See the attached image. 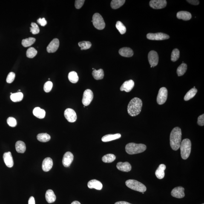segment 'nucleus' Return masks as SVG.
Here are the masks:
<instances>
[{
	"label": "nucleus",
	"mask_w": 204,
	"mask_h": 204,
	"mask_svg": "<svg viewBox=\"0 0 204 204\" xmlns=\"http://www.w3.org/2000/svg\"><path fill=\"white\" fill-rule=\"evenodd\" d=\"M182 133L181 129L176 127L173 129L170 134V145L174 151H177L180 147L182 141Z\"/></svg>",
	"instance_id": "f257e3e1"
},
{
	"label": "nucleus",
	"mask_w": 204,
	"mask_h": 204,
	"mask_svg": "<svg viewBox=\"0 0 204 204\" xmlns=\"http://www.w3.org/2000/svg\"><path fill=\"white\" fill-rule=\"evenodd\" d=\"M142 101L138 98H134L130 101L128 106L129 114L132 116L138 115L142 111Z\"/></svg>",
	"instance_id": "f03ea898"
},
{
	"label": "nucleus",
	"mask_w": 204,
	"mask_h": 204,
	"mask_svg": "<svg viewBox=\"0 0 204 204\" xmlns=\"http://www.w3.org/2000/svg\"><path fill=\"white\" fill-rule=\"evenodd\" d=\"M146 146L144 144H136L132 142L127 144L125 149L129 154L133 155L141 153L146 149Z\"/></svg>",
	"instance_id": "7ed1b4c3"
},
{
	"label": "nucleus",
	"mask_w": 204,
	"mask_h": 204,
	"mask_svg": "<svg viewBox=\"0 0 204 204\" xmlns=\"http://www.w3.org/2000/svg\"><path fill=\"white\" fill-rule=\"evenodd\" d=\"M181 156L182 159H186L189 157L191 149V142L189 139H183L181 142L180 147Z\"/></svg>",
	"instance_id": "20e7f679"
},
{
	"label": "nucleus",
	"mask_w": 204,
	"mask_h": 204,
	"mask_svg": "<svg viewBox=\"0 0 204 204\" xmlns=\"http://www.w3.org/2000/svg\"><path fill=\"white\" fill-rule=\"evenodd\" d=\"M125 185L129 188L140 192H144L146 191L145 185L139 181L134 179H129L125 182Z\"/></svg>",
	"instance_id": "39448f33"
},
{
	"label": "nucleus",
	"mask_w": 204,
	"mask_h": 204,
	"mask_svg": "<svg viewBox=\"0 0 204 204\" xmlns=\"http://www.w3.org/2000/svg\"><path fill=\"white\" fill-rule=\"evenodd\" d=\"M92 21L93 25L98 30H102L105 27V24L103 18L99 13L94 14Z\"/></svg>",
	"instance_id": "423d86ee"
},
{
	"label": "nucleus",
	"mask_w": 204,
	"mask_h": 204,
	"mask_svg": "<svg viewBox=\"0 0 204 204\" xmlns=\"http://www.w3.org/2000/svg\"><path fill=\"white\" fill-rule=\"evenodd\" d=\"M168 91L166 87L159 89L157 97V102L159 105H162L166 102L168 98Z\"/></svg>",
	"instance_id": "0eeeda50"
},
{
	"label": "nucleus",
	"mask_w": 204,
	"mask_h": 204,
	"mask_svg": "<svg viewBox=\"0 0 204 204\" xmlns=\"http://www.w3.org/2000/svg\"><path fill=\"white\" fill-rule=\"evenodd\" d=\"M169 38L168 35L162 33H149L147 35V38L151 40H164L169 39Z\"/></svg>",
	"instance_id": "6e6552de"
},
{
	"label": "nucleus",
	"mask_w": 204,
	"mask_h": 204,
	"mask_svg": "<svg viewBox=\"0 0 204 204\" xmlns=\"http://www.w3.org/2000/svg\"><path fill=\"white\" fill-rule=\"evenodd\" d=\"M93 99L92 91L90 89H86L84 92L82 99L83 104L85 106H88L91 103Z\"/></svg>",
	"instance_id": "1a4fd4ad"
},
{
	"label": "nucleus",
	"mask_w": 204,
	"mask_h": 204,
	"mask_svg": "<svg viewBox=\"0 0 204 204\" xmlns=\"http://www.w3.org/2000/svg\"><path fill=\"white\" fill-rule=\"evenodd\" d=\"M64 115L65 119L70 122H75L77 118L75 112L72 109H66L64 112Z\"/></svg>",
	"instance_id": "9d476101"
},
{
	"label": "nucleus",
	"mask_w": 204,
	"mask_h": 204,
	"mask_svg": "<svg viewBox=\"0 0 204 204\" xmlns=\"http://www.w3.org/2000/svg\"><path fill=\"white\" fill-rule=\"evenodd\" d=\"M148 58L151 66L154 67L158 65L159 57L157 52L153 50L150 52L148 54Z\"/></svg>",
	"instance_id": "9b49d317"
},
{
	"label": "nucleus",
	"mask_w": 204,
	"mask_h": 204,
	"mask_svg": "<svg viewBox=\"0 0 204 204\" xmlns=\"http://www.w3.org/2000/svg\"><path fill=\"white\" fill-rule=\"evenodd\" d=\"M149 5L153 9H162L166 7L167 1L165 0H152L150 2Z\"/></svg>",
	"instance_id": "f8f14e48"
},
{
	"label": "nucleus",
	"mask_w": 204,
	"mask_h": 204,
	"mask_svg": "<svg viewBox=\"0 0 204 204\" xmlns=\"http://www.w3.org/2000/svg\"><path fill=\"white\" fill-rule=\"evenodd\" d=\"M74 159V156L71 152H67L64 154L62 159V164L65 167L70 166Z\"/></svg>",
	"instance_id": "ddd939ff"
},
{
	"label": "nucleus",
	"mask_w": 204,
	"mask_h": 204,
	"mask_svg": "<svg viewBox=\"0 0 204 204\" xmlns=\"http://www.w3.org/2000/svg\"><path fill=\"white\" fill-rule=\"evenodd\" d=\"M59 39L55 38L53 39L47 47V50L49 53L56 52L59 48Z\"/></svg>",
	"instance_id": "4468645a"
},
{
	"label": "nucleus",
	"mask_w": 204,
	"mask_h": 204,
	"mask_svg": "<svg viewBox=\"0 0 204 204\" xmlns=\"http://www.w3.org/2000/svg\"><path fill=\"white\" fill-rule=\"evenodd\" d=\"M185 189L183 187L179 186L176 187L171 192V195L176 198L182 199L185 196Z\"/></svg>",
	"instance_id": "2eb2a0df"
},
{
	"label": "nucleus",
	"mask_w": 204,
	"mask_h": 204,
	"mask_svg": "<svg viewBox=\"0 0 204 204\" xmlns=\"http://www.w3.org/2000/svg\"><path fill=\"white\" fill-rule=\"evenodd\" d=\"M3 159L6 166L12 168L14 165V162L12 153L10 152L5 153L3 155Z\"/></svg>",
	"instance_id": "dca6fc26"
},
{
	"label": "nucleus",
	"mask_w": 204,
	"mask_h": 204,
	"mask_svg": "<svg viewBox=\"0 0 204 204\" xmlns=\"http://www.w3.org/2000/svg\"><path fill=\"white\" fill-rule=\"evenodd\" d=\"M134 82L132 80L125 81L123 83L120 87V90L125 91L126 92H129L132 89L134 86Z\"/></svg>",
	"instance_id": "f3484780"
},
{
	"label": "nucleus",
	"mask_w": 204,
	"mask_h": 204,
	"mask_svg": "<svg viewBox=\"0 0 204 204\" xmlns=\"http://www.w3.org/2000/svg\"><path fill=\"white\" fill-rule=\"evenodd\" d=\"M53 162L51 158L47 157L44 159L42 164V170L44 172H48L53 167Z\"/></svg>",
	"instance_id": "a211bd4d"
},
{
	"label": "nucleus",
	"mask_w": 204,
	"mask_h": 204,
	"mask_svg": "<svg viewBox=\"0 0 204 204\" xmlns=\"http://www.w3.org/2000/svg\"><path fill=\"white\" fill-rule=\"evenodd\" d=\"M116 168L119 171L125 172H129L132 169L131 165L128 162H118L116 165Z\"/></svg>",
	"instance_id": "6ab92c4d"
},
{
	"label": "nucleus",
	"mask_w": 204,
	"mask_h": 204,
	"mask_svg": "<svg viewBox=\"0 0 204 204\" xmlns=\"http://www.w3.org/2000/svg\"><path fill=\"white\" fill-rule=\"evenodd\" d=\"M87 186L89 188H94L98 190H102V182L96 179H92L89 181Z\"/></svg>",
	"instance_id": "aec40b11"
},
{
	"label": "nucleus",
	"mask_w": 204,
	"mask_h": 204,
	"mask_svg": "<svg viewBox=\"0 0 204 204\" xmlns=\"http://www.w3.org/2000/svg\"><path fill=\"white\" fill-rule=\"evenodd\" d=\"M119 53L121 56L125 57H131L133 55V52L129 47H123L119 50Z\"/></svg>",
	"instance_id": "412c9836"
},
{
	"label": "nucleus",
	"mask_w": 204,
	"mask_h": 204,
	"mask_svg": "<svg viewBox=\"0 0 204 204\" xmlns=\"http://www.w3.org/2000/svg\"><path fill=\"white\" fill-rule=\"evenodd\" d=\"M121 137L120 133H116L115 134H108L105 135L102 138V142H107L110 141L115 140Z\"/></svg>",
	"instance_id": "4be33fe9"
},
{
	"label": "nucleus",
	"mask_w": 204,
	"mask_h": 204,
	"mask_svg": "<svg viewBox=\"0 0 204 204\" xmlns=\"http://www.w3.org/2000/svg\"><path fill=\"white\" fill-rule=\"evenodd\" d=\"M166 166L164 164H161L156 172V177L159 179H162L165 177V171Z\"/></svg>",
	"instance_id": "5701e85b"
},
{
	"label": "nucleus",
	"mask_w": 204,
	"mask_h": 204,
	"mask_svg": "<svg viewBox=\"0 0 204 204\" xmlns=\"http://www.w3.org/2000/svg\"><path fill=\"white\" fill-rule=\"evenodd\" d=\"M45 199L47 202L49 203H53L56 200V196L53 190L48 189L47 190L45 194Z\"/></svg>",
	"instance_id": "b1692460"
},
{
	"label": "nucleus",
	"mask_w": 204,
	"mask_h": 204,
	"mask_svg": "<svg viewBox=\"0 0 204 204\" xmlns=\"http://www.w3.org/2000/svg\"><path fill=\"white\" fill-rule=\"evenodd\" d=\"M178 19H182L184 21H189L191 19V13L186 11H180L178 12L177 14Z\"/></svg>",
	"instance_id": "393cba45"
},
{
	"label": "nucleus",
	"mask_w": 204,
	"mask_h": 204,
	"mask_svg": "<svg viewBox=\"0 0 204 204\" xmlns=\"http://www.w3.org/2000/svg\"><path fill=\"white\" fill-rule=\"evenodd\" d=\"M33 114L34 116L39 119H43L45 117V110L39 107H36L34 109Z\"/></svg>",
	"instance_id": "a878e982"
},
{
	"label": "nucleus",
	"mask_w": 204,
	"mask_h": 204,
	"mask_svg": "<svg viewBox=\"0 0 204 204\" xmlns=\"http://www.w3.org/2000/svg\"><path fill=\"white\" fill-rule=\"evenodd\" d=\"M16 151L18 153H24L25 152L26 149V145L22 141H18L15 145Z\"/></svg>",
	"instance_id": "bb28decb"
},
{
	"label": "nucleus",
	"mask_w": 204,
	"mask_h": 204,
	"mask_svg": "<svg viewBox=\"0 0 204 204\" xmlns=\"http://www.w3.org/2000/svg\"><path fill=\"white\" fill-rule=\"evenodd\" d=\"M93 77L95 79L99 80L102 79L104 77V72L102 69L99 70H94L92 73Z\"/></svg>",
	"instance_id": "cd10ccee"
},
{
	"label": "nucleus",
	"mask_w": 204,
	"mask_h": 204,
	"mask_svg": "<svg viewBox=\"0 0 204 204\" xmlns=\"http://www.w3.org/2000/svg\"><path fill=\"white\" fill-rule=\"evenodd\" d=\"M23 93L19 92L12 93L11 95L10 99L13 102H18L22 101L23 99Z\"/></svg>",
	"instance_id": "c85d7f7f"
},
{
	"label": "nucleus",
	"mask_w": 204,
	"mask_h": 204,
	"mask_svg": "<svg viewBox=\"0 0 204 204\" xmlns=\"http://www.w3.org/2000/svg\"><path fill=\"white\" fill-rule=\"evenodd\" d=\"M37 138L39 142H48L51 139L50 135L47 133H39L38 135Z\"/></svg>",
	"instance_id": "c756f323"
},
{
	"label": "nucleus",
	"mask_w": 204,
	"mask_h": 204,
	"mask_svg": "<svg viewBox=\"0 0 204 204\" xmlns=\"http://www.w3.org/2000/svg\"><path fill=\"white\" fill-rule=\"evenodd\" d=\"M197 92V90L196 88H192L186 94L184 97V100L186 101L189 100L196 95Z\"/></svg>",
	"instance_id": "7c9ffc66"
},
{
	"label": "nucleus",
	"mask_w": 204,
	"mask_h": 204,
	"mask_svg": "<svg viewBox=\"0 0 204 204\" xmlns=\"http://www.w3.org/2000/svg\"><path fill=\"white\" fill-rule=\"evenodd\" d=\"M125 0H113L111 1V7L113 9H117L122 7L125 2Z\"/></svg>",
	"instance_id": "2f4dec72"
},
{
	"label": "nucleus",
	"mask_w": 204,
	"mask_h": 204,
	"mask_svg": "<svg viewBox=\"0 0 204 204\" xmlns=\"http://www.w3.org/2000/svg\"><path fill=\"white\" fill-rule=\"evenodd\" d=\"M69 80L72 83H76L79 80V77L75 72H70L68 75Z\"/></svg>",
	"instance_id": "473e14b6"
},
{
	"label": "nucleus",
	"mask_w": 204,
	"mask_h": 204,
	"mask_svg": "<svg viewBox=\"0 0 204 204\" xmlns=\"http://www.w3.org/2000/svg\"><path fill=\"white\" fill-rule=\"evenodd\" d=\"M35 41H36L35 38L30 37L22 40V44L24 47H29L33 45Z\"/></svg>",
	"instance_id": "72a5a7b5"
},
{
	"label": "nucleus",
	"mask_w": 204,
	"mask_h": 204,
	"mask_svg": "<svg viewBox=\"0 0 204 204\" xmlns=\"http://www.w3.org/2000/svg\"><path fill=\"white\" fill-rule=\"evenodd\" d=\"M116 159V156L113 154H107L105 155L102 158V161L105 163H110L113 162Z\"/></svg>",
	"instance_id": "f704fd0d"
},
{
	"label": "nucleus",
	"mask_w": 204,
	"mask_h": 204,
	"mask_svg": "<svg viewBox=\"0 0 204 204\" xmlns=\"http://www.w3.org/2000/svg\"><path fill=\"white\" fill-rule=\"evenodd\" d=\"M187 70V65L185 63H182L177 68V72L179 76L183 75Z\"/></svg>",
	"instance_id": "c9c22d12"
},
{
	"label": "nucleus",
	"mask_w": 204,
	"mask_h": 204,
	"mask_svg": "<svg viewBox=\"0 0 204 204\" xmlns=\"http://www.w3.org/2000/svg\"><path fill=\"white\" fill-rule=\"evenodd\" d=\"M116 27L121 34H124L126 32V27L120 21H117L116 24Z\"/></svg>",
	"instance_id": "e433bc0d"
},
{
	"label": "nucleus",
	"mask_w": 204,
	"mask_h": 204,
	"mask_svg": "<svg viewBox=\"0 0 204 204\" xmlns=\"http://www.w3.org/2000/svg\"><path fill=\"white\" fill-rule=\"evenodd\" d=\"M78 45L81 47V50H85L90 48L91 47L92 44L89 41H83L79 42Z\"/></svg>",
	"instance_id": "4c0bfd02"
},
{
	"label": "nucleus",
	"mask_w": 204,
	"mask_h": 204,
	"mask_svg": "<svg viewBox=\"0 0 204 204\" xmlns=\"http://www.w3.org/2000/svg\"><path fill=\"white\" fill-rule=\"evenodd\" d=\"M38 52L33 47H30L27 50L26 55L28 58H33L36 56Z\"/></svg>",
	"instance_id": "58836bf2"
},
{
	"label": "nucleus",
	"mask_w": 204,
	"mask_h": 204,
	"mask_svg": "<svg viewBox=\"0 0 204 204\" xmlns=\"http://www.w3.org/2000/svg\"><path fill=\"white\" fill-rule=\"evenodd\" d=\"M179 57V51L177 48L174 49L172 52L171 59L173 62H176Z\"/></svg>",
	"instance_id": "ea45409f"
},
{
	"label": "nucleus",
	"mask_w": 204,
	"mask_h": 204,
	"mask_svg": "<svg viewBox=\"0 0 204 204\" xmlns=\"http://www.w3.org/2000/svg\"><path fill=\"white\" fill-rule=\"evenodd\" d=\"M32 27L30 28V32L33 35L38 34L39 33L40 30L39 27L36 23L32 22Z\"/></svg>",
	"instance_id": "a19ab883"
},
{
	"label": "nucleus",
	"mask_w": 204,
	"mask_h": 204,
	"mask_svg": "<svg viewBox=\"0 0 204 204\" xmlns=\"http://www.w3.org/2000/svg\"><path fill=\"white\" fill-rule=\"evenodd\" d=\"M53 85V83L51 81H47L44 85V91L46 93L49 92L52 89Z\"/></svg>",
	"instance_id": "79ce46f5"
},
{
	"label": "nucleus",
	"mask_w": 204,
	"mask_h": 204,
	"mask_svg": "<svg viewBox=\"0 0 204 204\" xmlns=\"http://www.w3.org/2000/svg\"><path fill=\"white\" fill-rule=\"evenodd\" d=\"M7 122L9 126L12 127H15L16 126L17 122L14 118L10 117L7 119Z\"/></svg>",
	"instance_id": "37998d69"
},
{
	"label": "nucleus",
	"mask_w": 204,
	"mask_h": 204,
	"mask_svg": "<svg viewBox=\"0 0 204 204\" xmlns=\"http://www.w3.org/2000/svg\"><path fill=\"white\" fill-rule=\"evenodd\" d=\"M15 78V73L13 72H11L9 73L6 79L7 82L8 83H11L14 81Z\"/></svg>",
	"instance_id": "c03bdc74"
},
{
	"label": "nucleus",
	"mask_w": 204,
	"mask_h": 204,
	"mask_svg": "<svg viewBox=\"0 0 204 204\" xmlns=\"http://www.w3.org/2000/svg\"><path fill=\"white\" fill-rule=\"evenodd\" d=\"M84 2V0H76L75 2V7L76 9L81 8L83 5Z\"/></svg>",
	"instance_id": "a18cd8bd"
},
{
	"label": "nucleus",
	"mask_w": 204,
	"mask_h": 204,
	"mask_svg": "<svg viewBox=\"0 0 204 204\" xmlns=\"http://www.w3.org/2000/svg\"><path fill=\"white\" fill-rule=\"evenodd\" d=\"M197 123L200 126H203L204 125V115H201L198 118Z\"/></svg>",
	"instance_id": "49530a36"
},
{
	"label": "nucleus",
	"mask_w": 204,
	"mask_h": 204,
	"mask_svg": "<svg viewBox=\"0 0 204 204\" xmlns=\"http://www.w3.org/2000/svg\"><path fill=\"white\" fill-rule=\"evenodd\" d=\"M38 24H39L41 26L44 27L47 24V21H46L45 18H40L37 20Z\"/></svg>",
	"instance_id": "de8ad7c7"
},
{
	"label": "nucleus",
	"mask_w": 204,
	"mask_h": 204,
	"mask_svg": "<svg viewBox=\"0 0 204 204\" xmlns=\"http://www.w3.org/2000/svg\"><path fill=\"white\" fill-rule=\"evenodd\" d=\"M187 1L190 4L193 5H198L200 3L199 1H197V0H188Z\"/></svg>",
	"instance_id": "09e8293b"
},
{
	"label": "nucleus",
	"mask_w": 204,
	"mask_h": 204,
	"mask_svg": "<svg viewBox=\"0 0 204 204\" xmlns=\"http://www.w3.org/2000/svg\"><path fill=\"white\" fill-rule=\"evenodd\" d=\"M28 204H35V199L33 196H32L29 199Z\"/></svg>",
	"instance_id": "8fccbe9b"
},
{
	"label": "nucleus",
	"mask_w": 204,
	"mask_h": 204,
	"mask_svg": "<svg viewBox=\"0 0 204 204\" xmlns=\"http://www.w3.org/2000/svg\"><path fill=\"white\" fill-rule=\"evenodd\" d=\"M115 204H132L126 202L120 201L116 202Z\"/></svg>",
	"instance_id": "3c124183"
},
{
	"label": "nucleus",
	"mask_w": 204,
	"mask_h": 204,
	"mask_svg": "<svg viewBox=\"0 0 204 204\" xmlns=\"http://www.w3.org/2000/svg\"><path fill=\"white\" fill-rule=\"evenodd\" d=\"M71 204H81L79 202L77 201H75L73 202Z\"/></svg>",
	"instance_id": "603ef678"
},
{
	"label": "nucleus",
	"mask_w": 204,
	"mask_h": 204,
	"mask_svg": "<svg viewBox=\"0 0 204 204\" xmlns=\"http://www.w3.org/2000/svg\"></svg>",
	"instance_id": "864d4df0"
}]
</instances>
